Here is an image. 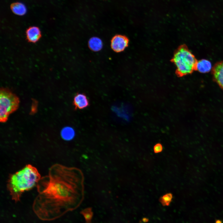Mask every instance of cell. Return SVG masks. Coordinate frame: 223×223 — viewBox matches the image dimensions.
<instances>
[{"instance_id":"obj_3","label":"cell","mask_w":223,"mask_h":223,"mask_svg":"<svg viewBox=\"0 0 223 223\" xmlns=\"http://www.w3.org/2000/svg\"><path fill=\"white\" fill-rule=\"evenodd\" d=\"M171 61L176 67L175 74L178 77L196 71L198 60L185 44L181 45L175 50Z\"/></svg>"},{"instance_id":"obj_9","label":"cell","mask_w":223,"mask_h":223,"mask_svg":"<svg viewBox=\"0 0 223 223\" xmlns=\"http://www.w3.org/2000/svg\"><path fill=\"white\" fill-rule=\"evenodd\" d=\"M212 68V63L208 60L202 59L198 61L196 71L202 73H206L209 72Z\"/></svg>"},{"instance_id":"obj_16","label":"cell","mask_w":223,"mask_h":223,"mask_svg":"<svg viewBox=\"0 0 223 223\" xmlns=\"http://www.w3.org/2000/svg\"><path fill=\"white\" fill-rule=\"evenodd\" d=\"M142 221L144 222H146L148 221V219L146 218H144L142 219Z\"/></svg>"},{"instance_id":"obj_4","label":"cell","mask_w":223,"mask_h":223,"mask_svg":"<svg viewBox=\"0 0 223 223\" xmlns=\"http://www.w3.org/2000/svg\"><path fill=\"white\" fill-rule=\"evenodd\" d=\"M19 103V98L15 94L7 89H1L0 121L3 122L6 121L10 114L17 109Z\"/></svg>"},{"instance_id":"obj_8","label":"cell","mask_w":223,"mask_h":223,"mask_svg":"<svg viewBox=\"0 0 223 223\" xmlns=\"http://www.w3.org/2000/svg\"><path fill=\"white\" fill-rule=\"evenodd\" d=\"M26 39L29 42L35 43L37 42L42 37L40 28L36 26H31L26 31Z\"/></svg>"},{"instance_id":"obj_5","label":"cell","mask_w":223,"mask_h":223,"mask_svg":"<svg viewBox=\"0 0 223 223\" xmlns=\"http://www.w3.org/2000/svg\"><path fill=\"white\" fill-rule=\"evenodd\" d=\"M129 42V39L125 36L117 34L112 37L111 41V47L114 52H120L128 47Z\"/></svg>"},{"instance_id":"obj_14","label":"cell","mask_w":223,"mask_h":223,"mask_svg":"<svg viewBox=\"0 0 223 223\" xmlns=\"http://www.w3.org/2000/svg\"><path fill=\"white\" fill-rule=\"evenodd\" d=\"M163 150V146L160 143H157L154 146L153 151L155 153L157 154L160 153Z\"/></svg>"},{"instance_id":"obj_15","label":"cell","mask_w":223,"mask_h":223,"mask_svg":"<svg viewBox=\"0 0 223 223\" xmlns=\"http://www.w3.org/2000/svg\"><path fill=\"white\" fill-rule=\"evenodd\" d=\"M84 217L86 221L90 220L92 218V214L90 212H86L84 214Z\"/></svg>"},{"instance_id":"obj_12","label":"cell","mask_w":223,"mask_h":223,"mask_svg":"<svg viewBox=\"0 0 223 223\" xmlns=\"http://www.w3.org/2000/svg\"><path fill=\"white\" fill-rule=\"evenodd\" d=\"M61 133L63 138L66 140L72 139L74 138L75 134L74 129L69 127H66L63 128Z\"/></svg>"},{"instance_id":"obj_1","label":"cell","mask_w":223,"mask_h":223,"mask_svg":"<svg viewBox=\"0 0 223 223\" xmlns=\"http://www.w3.org/2000/svg\"><path fill=\"white\" fill-rule=\"evenodd\" d=\"M36 186L38 194L33 210L41 220L52 221L72 208L77 199L82 196L83 176L77 168L55 164Z\"/></svg>"},{"instance_id":"obj_11","label":"cell","mask_w":223,"mask_h":223,"mask_svg":"<svg viewBox=\"0 0 223 223\" xmlns=\"http://www.w3.org/2000/svg\"><path fill=\"white\" fill-rule=\"evenodd\" d=\"M10 7L12 12L19 15H23L26 14L27 11L25 6L21 2L13 3L11 5Z\"/></svg>"},{"instance_id":"obj_2","label":"cell","mask_w":223,"mask_h":223,"mask_svg":"<svg viewBox=\"0 0 223 223\" xmlns=\"http://www.w3.org/2000/svg\"><path fill=\"white\" fill-rule=\"evenodd\" d=\"M41 178L37 168L30 164L11 174L7 186L12 200L15 203L20 201L22 194L37 185Z\"/></svg>"},{"instance_id":"obj_6","label":"cell","mask_w":223,"mask_h":223,"mask_svg":"<svg viewBox=\"0 0 223 223\" xmlns=\"http://www.w3.org/2000/svg\"><path fill=\"white\" fill-rule=\"evenodd\" d=\"M212 72L214 80L223 90V61L216 63Z\"/></svg>"},{"instance_id":"obj_13","label":"cell","mask_w":223,"mask_h":223,"mask_svg":"<svg viewBox=\"0 0 223 223\" xmlns=\"http://www.w3.org/2000/svg\"><path fill=\"white\" fill-rule=\"evenodd\" d=\"M173 198V194L170 193H167L159 199V201L163 206L169 205Z\"/></svg>"},{"instance_id":"obj_7","label":"cell","mask_w":223,"mask_h":223,"mask_svg":"<svg viewBox=\"0 0 223 223\" xmlns=\"http://www.w3.org/2000/svg\"><path fill=\"white\" fill-rule=\"evenodd\" d=\"M73 104L75 110L82 109L89 106V101L86 95L84 93H77L74 96Z\"/></svg>"},{"instance_id":"obj_10","label":"cell","mask_w":223,"mask_h":223,"mask_svg":"<svg viewBox=\"0 0 223 223\" xmlns=\"http://www.w3.org/2000/svg\"><path fill=\"white\" fill-rule=\"evenodd\" d=\"M88 45L91 50L97 52L102 49L103 44L102 41L100 38L97 37H93L89 40Z\"/></svg>"}]
</instances>
